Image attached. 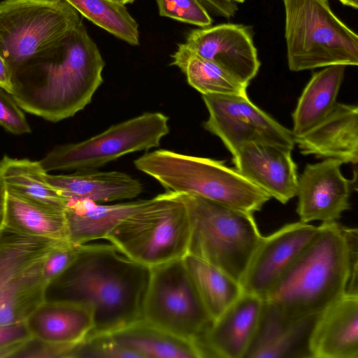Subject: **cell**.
<instances>
[{
    "label": "cell",
    "mask_w": 358,
    "mask_h": 358,
    "mask_svg": "<svg viewBox=\"0 0 358 358\" xmlns=\"http://www.w3.org/2000/svg\"><path fill=\"white\" fill-rule=\"evenodd\" d=\"M134 164L166 191L197 196L245 212L260 210L271 199L224 161L159 149L145 152Z\"/></svg>",
    "instance_id": "4"
},
{
    "label": "cell",
    "mask_w": 358,
    "mask_h": 358,
    "mask_svg": "<svg viewBox=\"0 0 358 358\" xmlns=\"http://www.w3.org/2000/svg\"><path fill=\"white\" fill-rule=\"evenodd\" d=\"M294 136L303 155L356 164L358 108L356 105L336 103L321 121L303 134Z\"/></svg>",
    "instance_id": "17"
},
{
    "label": "cell",
    "mask_w": 358,
    "mask_h": 358,
    "mask_svg": "<svg viewBox=\"0 0 358 358\" xmlns=\"http://www.w3.org/2000/svg\"><path fill=\"white\" fill-rule=\"evenodd\" d=\"M78 245L62 241L54 246L43 259L41 275L48 285L60 275L75 259Z\"/></svg>",
    "instance_id": "34"
},
{
    "label": "cell",
    "mask_w": 358,
    "mask_h": 358,
    "mask_svg": "<svg viewBox=\"0 0 358 358\" xmlns=\"http://www.w3.org/2000/svg\"><path fill=\"white\" fill-rule=\"evenodd\" d=\"M149 199L106 204L90 200L69 201L64 209L69 241L80 245L105 239L121 221L145 206Z\"/></svg>",
    "instance_id": "22"
},
{
    "label": "cell",
    "mask_w": 358,
    "mask_h": 358,
    "mask_svg": "<svg viewBox=\"0 0 358 358\" xmlns=\"http://www.w3.org/2000/svg\"><path fill=\"white\" fill-rule=\"evenodd\" d=\"M68 358H136L120 345L110 334L90 336L69 350Z\"/></svg>",
    "instance_id": "32"
},
{
    "label": "cell",
    "mask_w": 358,
    "mask_h": 358,
    "mask_svg": "<svg viewBox=\"0 0 358 358\" xmlns=\"http://www.w3.org/2000/svg\"><path fill=\"white\" fill-rule=\"evenodd\" d=\"M0 88L10 94L13 92V73L9 64L0 54Z\"/></svg>",
    "instance_id": "38"
},
{
    "label": "cell",
    "mask_w": 358,
    "mask_h": 358,
    "mask_svg": "<svg viewBox=\"0 0 358 358\" xmlns=\"http://www.w3.org/2000/svg\"><path fill=\"white\" fill-rule=\"evenodd\" d=\"M159 14L201 27L210 26L212 18L199 0H156Z\"/></svg>",
    "instance_id": "33"
},
{
    "label": "cell",
    "mask_w": 358,
    "mask_h": 358,
    "mask_svg": "<svg viewBox=\"0 0 358 358\" xmlns=\"http://www.w3.org/2000/svg\"><path fill=\"white\" fill-rule=\"evenodd\" d=\"M12 96L0 88V126L14 134L31 132L27 119Z\"/></svg>",
    "instance_id": "35"
},
{
    "label": "cell",
    "mask_w": 358,
    "mask_h": 358,
    "mask_svg": "<svg viewBox=\"0 0 358 358\" xmlns=\"http://www.w3.org/2000/svg\"><path fill=\"white\" fill-rule=\"evenodd\" d=\"M178 195L190 224L187 254L216 266L240 284L262 237L253 213L197 196Z\"/></svg>",
    "instance_id": "5"
},
{
    "label": "cell",
    "mask_w": 358,
    "mask_h": 358,
    "mask_svg": "<svg viewBox=\"0 0 358 358\" xmlns=\"http://www.w3.org/2000/svg\"><path fill=\"white\" fill-rule=\"evenodd\" d=\"M318 230L299 221L262 237L240 281L242 291L262 297L292 266Z\"/></svg>",
    "instance_id": "12"
},
{
    "label": "cell",
    "mask_w": 358,
    "mask_h": 358,
    "mask_svg": "<svg viewBox=\"0 0 358 358\" xmlns=\"http://www.w3.org/2000/svg\"><path fill=\"white\" fill-rule=\"evenodd\" d=\"M31 337L26 322L0 324V350L23 343Z\"/></svg>",
    "instance_id": "37"
},
{
    "label": "cell",
    "mask_w": 358,
    "mask_h": 358,
    "mask_svg": "<svg viewBox=\"0 0 358 358\" xmlns=\"http://www.w3.org/2000/svg\"><path fill=\"white\" fill-rule=\"evenodd\" d=\"M80 14L117 38L139 44L136 21L121 3L112 0H64Z\"/></svg>",
    "instance_id": "31"
},
{
    "label": "cell",
    "mask_w": 358,
    "mask_h": 358,
    "mask_svg": "<svg viewBox=\"0 0 358 358\" xmlns=\"http://www.w3.org/2000/svg\"><path fill=\"white\" fill-rule=\"evenodd\" d=\"M73 345L52 344L31 337L21 344L12 358H67Z\"/></svg>",
    "instance_id": "36"
},
{
    "label": "cell",
    "mask_w": 358,
    "mask_h": 358,
    "mask_svg": "<svg viewBox=\"0 0 358 358\" xmlns=\"http://www.w3.org/2000/svg\"><path fill=\"white\" fill-rule=\"evenodd\" d=\"M4 225L30 236L69 241L64 209L38 203L8 190Z\"/></svg>",
    "instance_id": "24"
},
{
    "label": "cell",
    "mask_w": 358,
    "mask_h": 358,
    "mask_svg": "<svg viewBox=\"0 0 358 358\" xmlns=\"http://www.w3.org/2000/svg\"><path fill=\"white\" fill-rule=\"evenodd\" d=\"M184 43L246 87L261 65L250 30L243 24L225 23L194 29Z\"/></svg>",
    "instance_id": "13"
},
{
    "label": "cell",
    "mask_w": 358,
    "mask_h": 358,
    "mask_svg": "<svg viewBox=\"0 0 358 358\" xmlns=\"http://www.w3.org/2000/svg\"><path fill=\"white\" fill-rule=\"evenodd\" d=\"M341 161L327 158L308 164L298 177L296 212L300 221H337L350 208L351 181L342 174Z\"/></svg>",
    "instance_id": "14"
},
{
    "label": "cell",
    "mask_w": 358,
    "mask_h": 358,
    "mask_svg": "<svg viewBox=\"0 0 358 358\" xmlns=\"http://www.w3.org/2000/svg\"><path fill=\"white\" fill-rule=\"evenodd\" d=\"M7 189L3 180L0 178V229L4 226Z\"/></svg>",
    "instance_id": "39"
},
{
    "label": "cell",
    "mask_w": 358,
    "mask_h": 358,
    "mask_svg": "<svg viewBox=\"0 0 358 358\" xmlns=\"http://www.w3.org/2000/svg\"><path fill=\"white\" fill-rule=\"evenodd\" d=\"M150 268L111 243L78 245L75 259L45 287V301L76 303L92 310L87 336L110 334L143 320Z\"/></svg>",
    "instance_id": "1"
},
{
    "label": "cell",
    "mask_w": 358,
    "mask_h": 358,
    "mask_svg": "<svg viewBox=\"0 0 358 358\" xmlns=\"http://www.w3.org/2000/svg\"><path fill=\"white\" fill-rule=\"evenodd\" d=\"M105 62L81 22L47 57L13 73L12 97L24 110L51 122L83 110L102 84Z\"/></svg>",
    "instance_id": "3"
},
{
    "label": "cell",
    "mask_w": 358,
    "mask_h": 358,
    "mask_svg": "<svg viewBox=\"0 0 358 358\" xmlns=\"http://www.w3.org/2000/svg\"><path fill=\"white\" fill-rule=\"evenodd\" d=\"M32 337L57 345H75L93 329L92 310L62 301H44L26 320Z\"/></svg>",
    "instance_id": "21"
},
{
    "label": "cell",
    "mask_w": 358,
    "mask_h": 358,
    "mask_svg": "<svg viewBox=\"0 0 358 358\" xmlns=\"http://www.w3.org/2000/svg\"><path fill=\"white\" fill-rule=\"evenodd\" d=\"M291 149L266 143H249L232 156L235 169L271 197L285 204L296 196L297 166Z\"/></svg>",
    "instance_id": "15"
},
{
    "label": "cell",
    "mask_w": 358,
    "mask_h": 358,
    "mask_svg": "<svg viewBox=\"0 0 358 358\" xmlns=\"http://www.w3.org/2000/svg\"><path fill=\"white\" fill-rule=\"evenodd\" d=\"M358 232L322 222L301 255L264 296L285 319L319 314L345 292L358 294Z\"/></svg>",
    "instance_id": "2"
},
{
    "label": "cell",
    "mask_w": 358,
    "mask_h": 358,
    "mask_svg": "<svg viewBox=\"0 0 358 358\" xmlns=\"http://www.w3.org/2000/svg\"><path fill=\"white\" fill-rule=\"evenodd\" d=\"M264 304L262 297L242 292L204 334L200 343L204 357L244 358L257 331Z\"/></svg>",
    "instance_id": "16"
},
{
    "label": "cell",
    "mask_w": 358,
    "mask_h": 358,
    "mask_svg": "<svg viewBox=\"0 0 358 358\" xmlns=\"http://www.w3.org/2000/svg\"><path fill=\"white\" fill-rule=\"evenodd\" d=\"M342 4L350 8L357 9L358 8V0H338Z\"/></svg>",
    "instance_id": "40"
},
{
    "label": "cell",
    "mask_w": 358,
    "mask_h": 358,
    "mask_svg": "<svg viewBox=\"0 0 358 358\" xmlns=\"http://www.w3.org/2000/svg\"><path fill=\"white\" fill-rule=\"evenodd\" d=\"M112 1L117 2V3H121L122 5H125L127 3H132L135 0H112Z\"/></svg>",
    "instance_id": "41"
},
{
    "label": "cell",
    "mask_w": 358,
    "mask_h": 358,
    "mask_svg": "<svg viewBox=\"0 0 358 358\" xmlns=\"http://www.w3.org/2000/svg\"><path fill=\"white\" fill-rule=\"evenodd\" d=\"M229 1H232L236 3H243L245 0H228Z\"/></svg>",
    "instance_id": "42"
},
{
    "label": "cell",
    "mask_w": 358,
    "mask_h": 358,
    "mask_svg": "<svg viewBox=\"0 0 358 358\" xmlns=\"http://www.w3.org/2000/svg\"><path fill=\"white\" fill-rule=\"evenodd\" d=\"M189 235L184 202L178 194L166 191L121 221L105 240L128 258L152 268L182 259Z\"/></svg>",
    "instance_id": "7"
},
{
    "label": "cell",
    "mask_w": 358,
    "mask_h": 358,
    "mask_svg": "<svg viewBox=\"0 0 358 358\" xmlns=\"http://www.w3.org/2000/svg\"><path fill=\"white\" fill-rule=\"evenodd\" d=\"M201 96L208 112L204 129L218 137L232 156L249 143L294 148L292 131L255 105L248 96Z\"/></svg>",
    "instance_id": "11"
},
{
    "label": "cell",
    "mask_w": 358,
    "mask_h": 358,
    "mask_svg": "<svg viewBox=\"0 0 358 358\" xmlns=\"http://www.w3.org/2000/svg\"><path fill=\"white\" fill-rule=\"evenodd\" d=\"M345 66L324 67L313 74L292 113L294 136L303 134L332 109L343 80Z\"/></svg>",
    "instance_id": "25"
},
{
    "label": "cell",
    "mask_w": 358,
    "mask_h": 358,
    "mask_svg": "<svg viewBox=\"0 0 358 358\" xmlns=\"http://www.w3.org/2000/svg\"><path fill=\"white\" fill-rule=\"evenodd\" d=\"M82 22L64 0L0 2V54L13 73L55 51Z\"/></svg>",
    "instance_id": "8"
},
{
    "label": "cell",
    "mask_w": 358,
    "mask_h": 358,
    "mask_svg": "<svg viewBox=\"0 0 358 358\" xmlns=\"http://www.w3.org/2000/svg\"><path fill=\"white\" fill-rule=\"evenodd\" d=\"M38 162L4 156L0 159V178L8 191L38 203L65 209L69 201L46 180Z\"/></svg>",
    "instance_id": "26"
},
{
    "label": "cell",
    "mask_w": 358,
    "mask_h": 358,
    "mask_svg": "<svg viewBox=\"0 0 358 358\" xmlns=\"http://www.w3.org/2000/svg\"><path fill=\"white\" fill-rule=\"evenodd\" d=\"M43 259L15 276L0 292V324L26 322L45 301Z\"/></svg>",
    "instance_id": "28"
},
{
    "label": "cell",
    "mask_w": 358,
    "mask_h": 358,
    "mask_svg": "<svg viewBox=\"0 0 358 358\" xmlns=\"http://www.w3.org/2000/svg\"><path fill=\"white\" fill-rule=\"evenodd\" d=\"M287 64L292 71L357 66L358 36L328 0H282Z\"/></svg>",
    "instance_id": "6"
},
{
    "label": "cell",
    "mask_w": 358,
    "mask_h": 358,
    "mask_svg": "<svg viewBox=\"0 0 358 358\" xmlns=\"http://www.w3.org/2000/svg\"><path fill=\"white\" fill-rule=\"evenodd\" d=\"M22 234L3 226L0 229V292L17 274L42 260L57 243Z\"/></svg>",
    "instance_id": "30"
},
{
    "label": "cell",
    "mask_w": 358,
    "mask_h": 358,
    "mask_svg": "<svg viewBox=\"0 0 358 358\" xmlns=\"http://www.w3.org/2000/svg\"><path fill=\"white\" fill-rule=\"evenodd\" d=\"M184 264L213 321L242 293L237 281L216 266L189 254Z\"/></svg>",
    "instance_id": "29"
},
{
    "label": "cell",
    "mask_w": 358,
    "mask_h": 358,
    "mask_svg": "<svg viewBox=\"0 0 358 358\" xmlns=\"http://www.w3.org/2000/svg\"><path fill=\"white\" fill-rule=\"evenodd\" d=\"M169 131L166 115L146 112L83 141L57 146L38 162L46 173L96 169L124 155L159 147Z\"/></svg>",
    "instance_id": "9"
},
{
    "label": "cell",
    "mask_w": 358,
    "mask_h": 358,
    "mask_svg": "<svg viewBox=\"0 0 358 358\" xmlns=\"http://www.w3.org/2000/svg\"><path fill=\"white\" fill-rule=\"evenodd\" d=\"M136 358H203L199 345L142 320L110 334Z\"/></svg>",
    "instance_id": "23"
},
{
    "label": "cell",
    "mask_w": 358,
    "mask_h": 358,
    "mask_svg": "<svg viewBox=\"0 0 358 358\" xmlns=\"http://www.w3.org/2000/svg\"><path fill=\"white\" fill-rule=\"evenodd\" d=\"M311 358H358V294L345 292L319 315Z\"/></svg>",
    "instance_id": "19"
},
{
    "label": "cell",
    "mask_w": 358,
    "mask_h": 358,
    "mask_svg": "<svg viewBox=\"0 0 358 358\" xmlns=\"http://www.w3.org/2000/svg\"><path fill=\"white\" fill-rule=\"evenodd\" d=\"M143 320L174 336L194 342L200 347L213 320L183 259L150 268Z\"/></svg>",
    "instance_id": "10"
},
{
    "label": "cell",
    "mask_w": 358,
    "mask_h": 358,
    "mask_svg": "<svg viewBox=\"0 0 358 358\" xmlns=\"http://www.w3.org/2000/svg\"><path fill=\"white\" fill-rule=\"evenodd\" d=\"M320 314L288 320L264 301L257 331L244 358H311L310 340Z\"/></svg>",
    "instance_id": "18"
},
{
    "label": "cell",
    "mask_w": 358,
    "mask_h": 358,
    "mask_svg": "<svg viewBox=\"0 0 358 358\" xmlns=\"http://www.w3.org/2000/svg\"><path fill=\"white\" fill-rule=\"evenodd\" d=\"M171 65L185 75L188 84L201 95L248 96L247 87L215 62L178 44Z\"/></svg>",
    "instance_id": "27"
},
{
    "label": "cell",
    "mask_w": 358,
    "mask_h": 358,
    "mask_svg": "<svg viewBox=\"0 0 358 358\" xmlns=\"http://www.w3.org/2000/svg\"><path fill=\"white\" fill-rule=\"evenodd\" d=\"M46 180L69 201L90 200L106 203L132 199L141 194L143 184L124 172L80 170L69 175H50Z\"/></svg>",
    "instance_id": "20"
}]
</instances>
